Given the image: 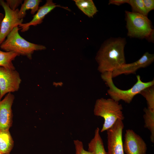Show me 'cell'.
<instances>
[{"label": "cell", "mask_w": 154, "mask_h": 154, "mask_svg": "<svg viewBox=\"0 0 154 154\" xmlns=\"http://www.w3.org/2000/svg\"><path fill=\"white\" fill-rule=\"evenodd\" d=\"M76 154H93L91 152L85 150L82 142L78 139L74 141Z\"/></svg>", "instance_id": "obj_21"}, {"label": "cell", "mask_w": 154, "mask_h": 154, "mask_svg": "<svg viewBox=\"0 0 154 154\" xmlns=\"http://www.w3.org/2000/svg\"><path fill=\"white\" fill-rule=\"evenodd\" d=\"M3 17L4 16L1 13H0V32L1 30V23Z\"/></svg>", "instance_id": "obj_25"}, {"label": "cell", "mask_w": 154, "mask_h": 154, "mask_svg": "<svg viewBox=\"0 0 154 154\" xmlns=\"http://www.w3.org/2000/svg\"><path fill=\"white\" fill-rule=\"evenodd\" d=\"M0 5L3 7L5 13L1 24L0 45L14 28L18 27L22 23L23 19H20L18 17V9L15 10H12L6 2L3 0H0Z\"/></svg>", "instance_id": "obj_6"}, {"label": "cell", "mask_w": 154, "mask_h": 154, "mask_svg": "<svg viewBox=\"0 0 154 154\" xmlns=\"http://www.w3.org/2000/svg\"><path fill=\"white\" fill-rule=\"evenodd\" d=\"M19 56L14 52H4L0 50V66L10 70H15L12 61Z\"/></svg>", "instance_id": "obj_17"}, {"label": "cell", "mask_w": 154, "mask_h": 154, "mask_svg": "<svg viewBox=\"0 0 154 154\" xmlns=\"http://www.w3.org/2000/svg\"><path fill=\"white\" fill-rule=\"evenodd\" d=\"M122 110L121 105L111 98H102L96 100L94 110V114L102 117L104 119L101 132L107 131L117 120L123 121L124 119Z\"/></svg>", "instance_id": "obj_3"}, {"label": "cell", "mask_w": 154, "mask_h": 154, "mask_svg": "<svg viewBox=\"0 0 154 154\" xmlns=\"http://www.w3.org/2000/svg\"><path fill=\"white\" fill-rule=\"evenodd\" d=\"M145 11L148 14L149 13L154 9V0H143Z\"/></svg>", "instance_id": "obj_22"}, {"label": "cell", "mask_w": 154, "mask_h": 154, "mask_svg": "<svg viewBox=\"0 0 154 154\" xmlns=\"http://www.w3.org/2000/svg\"><path fill=\"white\" fill-rule=\"evenodd\" d=\"M124 127L123 121L118 119L106 131L108 154H124L122 137Z\"/></svg>", "instance_id": "obj_8"}, {"label": "cell", "mask_w": 154, "mask_h": 154, "mask_svg": "<svg viewBox=\"0 0 154 154\" xmlns=\"http://www.w3.org/2000/svg\"><path fill=\"white\" fill-rule=\"evenodd\" d=\"M112 72H107L101 74L102 79L105 82L109 89L107 93L111 98L119 102L120 100L125 103H130L134 97L145 88L154 85V80L147 82H142L140 76H137L136 83L130 88L125 90L120 89L116 87L114 83L112 75Z\"/></svg>", "instance_id": "obj_2"}, {"label": "cell", "mask_w": 154, "mask_h": 154, "mask_svg": "<svg viewBox=\"0 0 154 154\" xmlns=\"http://www.w3.org/2000/svg\"><path fill=\"white\" fill-rule=\"evenodd\" d=\"M154 54L148 52H145L138 60L133 63L122 65L112 72L113 78L122 74H135L140 68H145L154 61Z\"/></svg>", "instance_id": "obj_10"}, {"label": "cell", "mask_w": 154, "mask_h": 154, "mask_svg": "<svg viewBox=\"0 0 154 154\" xmlns=\"http://www.w3.org/2000/svg\"><path fill=\"white\" fill-rule=\"evenodd\" d=\"M76 6L89 17H92L98 11L92 0H74Z\"/></svg>", "instance_id": "obj_16"}, {"label": "cell", "mask_w": 154, "mask_h": 154, "mask_svg": "<svg viewBox=\"0 0 154 154\" xmlns=\"http://www.w3.org/2000/svg\"><path fill=\"white\" fill-rule=\"evenodd\" d=\"M88 151L93 154H108L105 149L98 127L95 130L94 137L88 144Z\"/></svg>", "instance_id": "obj_13"}, {"label": "cell", "mask_w": 154, "mask_h": 154, "mask_svg": "<svg viewBox=\"0 0 154 154\" xmlns=\"http://www.w3.org/2000/svg\"><path fill=\"white\" fill-rule=\"evenodd\" d=\"M146 99L147 108L154 112V85L147 87L142 90L139 93Z\"/></svg>", "instance_id": "obj_19"}, {"label": "cell", "mask_w": 154, "mask_h": 154, "mask_svg": "<svg viewBox=\"0 0 154 154\" xmlns=\"http://www.w3.org/2000/svg\"><path fill=\"white\" fill-rule=\"evenodd\" d=\"M22 1L21 0H6V2L11 9L15 10L22 4Z\"/></svg>", "instance_id": "obj_23"}, {"label": "cell", "mask_w": 154, "mask_h": 154, "mask_svg": "<svg viewBox=\"0 0 154 154\" xmlns=\"http://www.w3.org/2000/svg\"><path fill=\"white\" fill-rule=\"evenodd\" d=\"M14 144V141L9 130H0V153L9 154Z\"/></svg>", "instance_id": "obj_14"}, {"label": "cell", "mask_w": 154, "mask_h": 154, "mask_svg": "<svg viewBox=\"0 0 154 154\" xmlns=\"http://www.w3.org/2000/svg\"><path fill=\"white\" fill-rule=\"evenodd\" d=\"M57 7L69 10L67 8L56 4L52 0H47L44 5L39 7L37 13L33 16V18L30 21L26 23H22L19 25V27L21 29V31L23 32L27 31L30 26H35L41 24L45 16Z\"/></svg>", "instance_id": "obj_12"}, {"label": "cell", "mask_w": 154, "mask_h": 154, "mask_svg": "<svg viewBox=\"0 0 154 154\" xmlns=\"http://www.w3.org/2000/svg\"><path fill=\"white\" fill-rule=\"evenodd\" d=\"M15 98L13 94L9 93L0 101V130H9L12 125V106Z\"/></svg>", "instance_id": "obj_11"}, {"label": "cell", "mask_w": 154, "mask_h": 154, "mask_svg": "<svg viewBox=\"0 0 154 154\" xmlns=\"http://www.w3.org/2000/svg\"><path fill=\"white\" fill-rule=\"evenodd\" d=\"M21 82L19 73L0 66V101L6 94L17 91Z\"/></svg>", "instance_id": "obj_7"}, {"label": "cell", "mask_w": 154, "mask_h": 154, "mask_svg": "<svg viewBox=\"0 0 154 154\" xmlns=\"http://www.w3.org/2000/svg\"><path fill=\"white\" fill-rule=\"evenodd\" d=\"M128 4L131 7L132 12L147 16L143 0H129Z\"/></svg>", "instance_id": "obj_20"}, {"label": "cell", "mask_w": 154, "mask_h": 154, "mask_svg": "<svg viewBox=\"0 0 154 154\" xmlns=\"http://www.w3.org/2000/svg\"><path fill=\"white\" fill-rule=\"evenodd\" d=\"M128 1L129 0H110L109 1L108 4L119 6L124 3H128Z\"/></svg>", "instance_id": "obj_24"}, {"label": "cell", "mask_w": 154, "mask_h": 154, "mask_svg": "<svg viewBox=\"0 0 154 154\" xmlns=\"http://www.w3.org/2000/svg\"><path fill=\"white\" fill-rule=\"evenodd\" d=\"M42 1L40 0H25L22 4L19 10L18 16L20 19H23L26 15L27 11L31 10V13L34 15L38 10L40 3Z\"/></svg>", "instance_id": "obj_15"}, {"label": "cell", "mask_w": 154, "mask_h": 154, "mask_svg": "<svg viewBox=\"0 0 154 154\" xmlns=\"http://www.w3.org/2000/svg\"><path fill=\"white\" fill-rule=\"evenodd\" d=\"M0 154H2V153H0Z\"/></svg>", "instance_id": "obj_26"}, {"label": "cell", "mask_w": 154, "mask_h": 154, "mask_svg": "<svg viewBox=\"0 0 154 154\" xmlns=\"http://www.w3.org/2000/svg\"><path fill=\"white\" fill-rule=\"evenodd\" d=\"M143 110L145 113L143 116L145 122L144 127L150 131L151 133L150 140L152 142L154 143V112L146 108H145Z\"/></svg>", "instance_id": "obj_18"}, {"label": "cell", "mask_w": 154, "mask_h": 154, "mask_svg": "<svg viewBox=\"0 0 154 154\" xmlns=\"http://www.w3.org/2000/svg\"><path fill=\"white\" fill-rule=\"evenodd\" d=\"M126 43L125 38L121 37L110 38L104 42L96 57L100 72H112L126 63L124 50Z\"/></svg>", "instance_id": "obj_1"}, {"label": "cell", "mask_w": 154, "mask_h": 154, "mask_svg": "<svg viewBox=\"0 0 154 154\" xmlns=\"http://www.w3.org/2000/svg\"><path fill=\"white\" fill-rule=\"evenodd\" d=\"M20 29L18 27L14 28L0 45V48L5 52H15L29 59H32L35 51L46 49L43 45L32 43L24 39L19 33Z\"/></svg>", "instance_id": "obj_4"}, {"label": "cell", "mask_w": 154, "mask_h": 154, "mask_svg": "<svg viewBox=\"0 0 154 154\" xmlns=\"http://www.w3.org/2000/svg\"><path fill=\"white\" fill-rule=\"evenodd\" d=\"M127 35L131 38L154 40V30L147 17L132 12L125 11Z\"/></svg>", "instance_id": "obj_5"}, {"label": "cell", "mask_w": 154, "mask_h": 154, "mask_svg": "<svg viewBox=\"0 0 154 154\" xmlns=\"http://www.w3.org/2000/svg\"><path fill=\"white\" fill-rule=\"evenodd\" d=\"M124 137L123 147L126 154H146V143L142 138L133 130L127 129Z\"/></svg>", "instance_id": "obj_9"}]
</instances>
